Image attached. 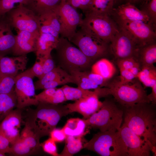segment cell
I'll list each match as a JSON object with an SVG mask.
<instances>
[{"mask_svg":"<svg viewBox=\"0 0 156 156\" xmlns=\"http://www.w3.org/2000/svg\"><path fill=\"white\" fill-rule=\"evenodd\" d=\"M155 105L140 103L124 107V123L135 134L148 143L156 154V118Z\"/></svg>","mask_w":156,"mask_h":156,"instance_id":"cell-1","label":"cell"},{"mask_svg":"<svg viewBox=\"0 0 156 156\" xmlns=\"http://www.w3.org/2000/svg\"><path fill=\"white\" fill-rule=\"evenodd\" d=\"M26 122L40 138L49 135L61 119L71 113L66 105L39 102Z\"/></svg>","mask_w":156,"mask_h":156,"instance_id":"cell-2","label":"cell"},{"mask_svg":"<svg viewBox=\"0 0 156 156\" xmlns=\"http://www.w3.org/2000/svg\"><path fill=\"white\" fill-rule=\"evenodd\" d=\"M136 79L125 83L114 81L107 84L105 88L99 87L97 89L99 97L112 95L124 107L140 103H151L141 83Z\"/></svg>","mask_w":156,"mask_h":156,"instance_id":"cell-3","label":"cell"},{"mask_svg":"<svg viewBox=\"0 0 156 156\" xmlns=\"http://www.w3.org/2000/svg\"><path fill=\"white\" fill-rule=\"evenodd\" d=\"M55 49L58 66L69 74L73 71L89 70L94 62L65 38L59 37Z\"/></svg>","mask_w":156,"mask_h":156,"instance_id":"cell-4","label":"cell"},{"mask_svg":"<svg viewBox=\"0 0 156 156\" xmlns=\"http://www.w3.org/2000/svg\"><path fill=\"white\" fill-rule=\"evenodd\" d=\"M83 148L102 156H128L127 148L119 131H100L83 145Z\"/></svg>","mask_w":156,"mask_h":156,"instance_id":"cell-5","label":"cell"},{"mask_svg":"<svg viewBox=\"0 0 156 156\" xmlns=\"http://www.w3.org/2000/svg\"><path fill=\"white\" fill-rule=\"evenodd\" d=\"M100 109L85 119L87 127L99 129L100 131H118L122 123L123 111L113 101L105 99Z\"/></svg>","mask_w":156,"mask_h":156,"instance_id":"cell-6","label":"cell"},{"mask_svg":"<svg viewBox=\"0 0 156 156\" xmlns=\"http://www.w3.org/2000/svg\"><path fill=\"white\" fill-rule=\"evenodd\" d=\"M69 41L94 62L103 58L110 51L108 44L82 27L76 31Z\"/></svg>","mask_w":156,"mask_h":156,"instance_id":"cell-7","label":"cell"},{"mask_svg":"<svg viewBox=\"0 0 156 156\" xmlns=\"http://www.w3.org/2000/svg\"><path fill=\"white\" fill-rule=\"evenodd\" d=\"M80 26L88 30L108 44L119 30L116 23L108 15L85 14Z\"/></svg>","mask_w":156,"mask_h":156,"instance_id":"cell-8","label":"cell"},{"mask_svg":"<svg viewBox=\"0 0 156 156\" xmlns=\"http://www.w3.org/2000/svg\"><path fill=\"white\" fill-rule=\"evenodd\" d=\"M5 16L12 27L19 31L40 32L39 17L23 4L12 9Z\"/></svg>","mask_w":156,"mask_h":156,"instance_id":"cell-9","label":"cell"},{"mask_svg":"<svg viewBox=\"0 0 156 156\" xmlns=\"http://www.w3.org/2000/svg\"><path fill=\"white\" fill-rule=\"evenodd\" d=\"M54 12L60 23L61 37L70 41L76 32L77 27L82 23L81 15L66 1H61Z\"/></svg>","mask_w":156,"mask_h":156,"instance_id":"cell-10","label":"cell"},{"mask_svg":"<svg viewBox=\"0 0 156 156\" xmlns=\"http://www.w3.org/2000/svg\"><path fill=\"white\" fill-rule=\"evenodd\" d=\"M116 23L119 27L125 30L132 37L138 48L155 42V27L151 24L142 21Z\"/></svg>","mask_w":156,"mask_h":156,"instance_id":"cell-11","label":"cell"},{"mask_svg":"<svg viewBox=\"0 0 156 156\" xmlns=\"http://www.w3.org/2000/svg\"><path fill=\"white\" fill-rule=\"evenodd\" d=\"M33 79L26 70L16 76L14 92L17 108L21 109L26 107L38 104L39 102L36 98Z\"/></svg>","mask_w":156,"mask_h":156,"instance_id":"cell-12","label":"cell"},{"mask_svg":"<svg viewBox=\"0 0 156 156\" xmlns=\"http://www.w3.org/2000/svg\"><path fill=\"white\" fill-rule=\"evenodd\" d=\"M119 28L118 32L110 42L109 51L116 60L134 57L138 48L136 44L125 30Z\"/></svg>","mask_w":156,"mask_h":156,"instance_id":"cell-13","label":"cell"},{"mask_svg":"<svg viewBox=\"0 0 156 156\" xmlns=\"http://www.w3.org/2000/svg\"><path fill=\"white\" fill-rule=\"evenodd\" d=\"M118 131L127 149L128 156H149L151 149L144 140L124 123Z\"/></svg>","mask_w":156,"mask_h":156,"instance_id":"cell-14","label":"cell"},{"mask_svg":"<svg viewBox=\"0 0 156 156\" xmlns=\"http://www.w3.org/2000/svg\"><path fill=\"white\" fill-rule=\"evenodd\" d=\"M94 90L86 97L66 105L70 113L77 112L83 116V119H86L98 111L102 102L99 101L96 92Z\"/></svg>","mask_w":156,"mask_h":156,"instance_id":"cell-15","label":"cell"},{"mask_svg":"<svg viewBox=\"0 0 156 156\" xmlns=\"http://www.w3.org/2000/svg\"><path fill=\"white\" fill-rule=\"evenodd\" d=\"M22 121L21 109L11 111L0 123V130L13 144L19 138Z\"/></svg>","mask_w":156,"mask_h":156,"instance_id":"cell-16","label":"cell"},{"mask_svg":"<svg viewBox=\"0 0 156 156\" xmlns=\"http://www.w3.org/2000/svg\"><path fill=\"white\" fill-rule=\"evenodd\" d=\"M39 32L19 31L16 35V41L12 53L15 56L35 52Z\"/></svg>","mask_w":156,"mask_h":156,"instance_id":"cell-17","label":"cell"},{"mask_svg":"<svg viewBox=\"0 0 156 156\" xmlns=\"http://www.w3.org/2000/svg\"><path fill=\"white\" fill-rule=\"evenodd\" d=\"M114 16L116 22L142 21L149 23V19L142 10L138 9L132 3L127 2L125 4L113 8L111 15Z\"/></svg>","mask_w":156,"mask_h":156,"instance_id":"cell-18","label":"cell"},{"mask_svg":"<svg viewBox=\"0 0 156 156\" xmlns=\"http://www.w3.org/2000/svg\"><path fill=\"white\" fill-rule=\"evenodd\" d=\"M28 59L26 55L8 57H0V76L10 75L16 76L26 69Z\"/></svg>","mask_w":156,"mask_h":156,"instance_id":"cell-19","label":"cell"},{"mask_svg":"<svg viewBox=\"0 0 156 156\" xmlns=\"http://www.w3.org/2000/svg\"><path fill=\"white\" fill-rule=\"evenodd\" d=\"M5 16L0 17V56L12 53L14 47L16 35Z\"/></svg>","mask_w":156,"mask_h":156,"instance_id":"cell-20","label":"cell"},{"mask_svg":"<svg viewBox=\"0 0 156 156\" xmlns=\"http://www.w3.org/2000/svg\"><path fill=\"white\" fill-rule=\"evenodd\" d=\"M58 40L50 34L40 33L35 52L36 60H38L51 54L52 51L55 49Z\"/></svg>","mask_w":156,"mask_h":156,"instance_id":"cell-21","label":"cell"},{"mask_svg":"<svg viewBox=\"0 0 156 156\" xmlns=\"http://www.w3.org/2000/svg\"><path fill=\"white\" fill-rule=\"evenodd\" d=\"M142 67L153 65L156 62V42L138 48L134 57Z\"/></svg>","mask_w":156,"mask_h":156,"instance_id":"cell-22","label":"cell"},{"mask_svg":"<svg viewBox=\"0 0 156 156\" xmlns=\"http://www.w3.org/2000/svg\"><path fill=\"white\" fill-rule=\"evenodd\" d=\"M61 1V0H31L25 6L39 17L47 13L54 11Z\"/></svg>","mask_w":156,"mask_h":156,"instance_id":"cell-23","label":"cell"},{"mask_svg":"<svg viewBox=\"0 0 156 156\" xmlns=\"http://www.w3.org/2000/svg\"><path fill=\"white\" fill-rule=\"evenodd\" d=\"M114 4V0H92L84 13L85 14L110 16Z\"/></svg>","mask_w":156,"mask_h":156,"instance_id":"cell-24","label":"cell"},{"mask_svg":"<svg viewBox=\"0 0 156 156\" xmlns=\"http://www.w3.org/2000/svg\"><path fill=\"white\" fill-rule=\"evenodd\" d=\"M91 68L92 72L100 75L107 80L112 77L116 72L114 64L104 58L97 60L92 65Z\"/></svg>","mask_w":156,"mask_h":156,"instance_id":"cell-25","label":"cell"},{"mask_svg":"<svg viewBox=\"0 0 156 156\" xmlns=\"http://www.w3.org/2000/svg\"><path fill=\"white\" fill-rule=\"evenodd\" d=\"M86 128L84 119L73 118L68 120L62 129L66 136L82 137Z\"/></svg>","mask_w":156,"mask_h":156,"instance_id":"cell-26","label":"cell"},{"mask_svg":"<svg viewBox=\"0 0 156 156\" xmlns=\"http://www.w3.org/2000/svg\"><path fill=\"white\" fill-rule=\"evenodd\" d=\"M40 138L26 122L19 138L32 152L41 146Z\"/></svg>","mask_w":156,"mask_h":156,"instance_id":"cell-27","label":"cell"},{"mask_svg":"<svg viewBox=\"0 0 156 156\" xmlns=\"http://www.w3.org/2000/svg\"><path fill=\"white\" fill-rule=\"evenodd\" d=\"M16 104L14 91L8 94H0V122L16 106Z\"/></svg>","mask_w":156,"mask_h":156,"instance_id":"cell-28","label":"cell"},{"mask_svg":"<svg viewBox=\"0 0 156 156\" xmlns=\"http://www.w3.org/2000/svg\"><path fill=\"white\" fill-rule=\"evenodd\" d=\"M65 145L59 156H71L83 148L81 137L66 136Z\"/></svg>","mask_w":156,"mask_h":156,"instance_id":"cell-29","label":"cell"},{"mask_svg":"<svg viewBox=\"0 0 156 156\" xmlns=\"http://www.w3.org/2000/svg\"><path fill=\"white\" fill-rule=\"evenodd\" d=\"M137 78L144 86L152 87L156 84V69L154 65L141 68Z\"/></svg>","mask_w":156,"mask_h":156,"instance_id":"cell-30","label":"cell"},{"mask_svg":"<svg viewBox=\"0 0 156 156\" xmlns=\"http://www.w3.org/2000/svg\"><path fill=\"white\" fill-rule=\"evenodd\" d=\"M71 75L60 66L56 67L52 70L44 75L34 83L36 90L41 89L46 83L56 79L68 77Z\"/></svg>","mask_w":156,"mask_h":156,"instance_id":"cell-31","label":"cell"},{"mask_svg":"<svg viewBox=\"0 0 156 156\" xmlns=\"http://www.w3.org/2000/svg\"><path fill=\"white\" fill-rule=\"evenodd\" d=\"M70 74L72 76L77 87L85 90L95 89L99 87L88 77L86 71H73Z\"/></svg>","mask_w":156,"mask_h":156,"instance_id":"cell-32","label":"cell"},{"mask_svg":"<svg viewBox=\"0 0 156 156\" xmlns=\"http://www.w3.org/2000/svg\"><path fill=\"white\" fill-rule=\"evenodd\" d=\"M62 89L64 94L66 101H77L86 97L90 94L92 91L85 90L78 87L74 88L65 85Z\"/></svg>","mask_w":156,"mask_h":156,"instance_id":"cell-33","label":"cell"},{"mask_svg":"<svg viewBox=\"0 0 156 156\" xmlns=\"http://www.w3.org/2000/svg\"><path fill=\"white\" fill-rule=\"evenodd\" d=\"M16 77L10 75L0 76V94H8L14 91Z\"/></svg>","mask_w":156,"mask_h":156,"instance_id":"cell-34","label":"cell"},{"mask_svg":"<svg viewBox=\"0 0 156 156\" xmlns=\"http://www.w3.org/2000/svg\"><path fill=\"white\" fill-rule=\"evenodd\" d=\"M31 0H0V17L15 8V5L23 4L26 6Z\"/></svg>","mask_w":156,"mask_h":156,"instance_id":"cell-35","label":"cell"},{"mask_svg":"<svg viewBox=\"0 0 156 156\" xmlns=\"http://www.w3.org/2000/svg\"><path fill=\"white\" fill-rule=\"evenodd\" d=\"M39 17L40 23L50 25L60 34V23L57 16L54 11L44 14Z\"/></svg>","mask_w":156,"mask_h":156,"instance_id":"cell-36","label":"cell"},{"mask_svg":"<svg viewBox=\"0 0 156 156\" xmlns=\"http://www.w3.org/2000/svg\"><path fill=\"white\" fill-rule=\"evenodd\" d=\"M148 15L149 23L155 27L156 23V0H151L146 5L142 10Z\"/></svg>","mask_w":156,"mask_h":156,"instance_id":"cell-37","label":"cell"},{"mask_svg":"<svg viewBox=\"0 0 156 156\" xmlns=\"http://www.w3.org/2000/svg\"><path fill=\"white\" fill-rule=\"evenodd\" d=\"M72 83L75 84V81L72 75L68 77H60L51 81L45 84L41 89H45L56 88L58 86Z\"/></svg>","mask_w":156,"mask_h":156,"instance_id":"cell-38","label":"cell"},{"mask_svg":"<svg viewBox=\"0 0 156 156\" xmlns=\"http://www.w3.org/2000/svg\"><path fill=\"white\" fill-rule=\"evenodd\" d=\"M40 146L45 152L53 156H58L55 142L51 138L40 144Z\"/></svg>","mask_w":156,"mask_h":156,"instance_id":"cell-39","label":"cell"},{"mask_svg":"<svg viewBox=\"0 0 156 156\" xmlns=\"http://www.w3.org/2000/svg\"><path fill=\"white\" fill-rule=\"evenodd\" d=\"M117 65L119 68L129 70L132 67L140 66L134 57H131L116 60Z\"/></svg>","mask_w":156,"mask_h":156,"instance_id":"cell-40","label":"cell"},{"mask_svg":"<svg viewBox=\"0 0 156 156\" xmlns=\"http://www.w3.org/2000/svg\"><path fill=\"white\" fill-rule=\"evenodd\" d=\"M26 71L33 78L35 77L40 78L43 75L42 61L36 60L33 66Z\"/></svg>","mask_w":156,"mask_h":156,"instance_id":"cell-41","label":"cell"},{"mask_svg":"<svg viewBox=\"0 0 156 156\" xmlns=\"http://www.w3.org/2000/svg\"><path fill=\"white\" fill-rule=\"evenodd\" d=\"M36 60H41L42 61L43 75L52 70L56 67L51 54Z\"/></svg>","mask_w":156,"mask_h":156,"instance_id":"cell-42","label":"cell"},{"mask_svg":"<svg viewBox=\"0 0 156 156\" xmlns=\"http://www.w3.org/2000/svg\"><path fill=\"white\" fill-rule=\"evenodd\" d=\"M66 101L63 92L61 88H57L53 95L45 102L57 104Z\"/></svg>","mask_w":156,"mask_h":156,"instance_id":"cell-43","label":"cell"},{"mask_svg":"<svg viewBox=\"0 0 156 156\" xmlns=\"http://www.w3.org/2000/svg\"><path fill=\"white\" fill-rule=\"evenodd\" d=\"M92 0H66V1L76 9H81L84 12L88 9Z\"/></svg>","mask_w":156,"mask_h":156,"instance_id":"cell-44","label":"cell"},{"mask_svg":"<svg viewBox=\"0 0 156 156\" xmlns=\"http://www.w3.org/2000/svg\"><path fill=\"white\" fill-rule=\"evenodd\" d=\"M86 73L88 78L99 87L107 86V80L100 75L90 71L89 70L86 71Z\"/></svg>","mask_w":156,"mask_h":156,"instance_id":"cell-45","label":"cell"},{"mask_svg":"<svg viewBox=\"0 0 156 156\" xmlns=\"http://www.w3.org/2000/svg\"><path fill=\"white\" fill-rule=\"evenodd\" d=\"M56 89L55 88L44 89L42 92L36 95V99L39 102H45L53 95Z\"/></svg>","mask_w":156,"mask_h":156,"instance_id":"cell-46","label":"cell"},{"mask_svg":"<svg viewBox=\"0 0 156 156\" xmlns=\"http://www.w3.org/2000/svg\"><path fill=\"white\" fill-rule=\"evenodd\" d=\"M49 135L50 138L55 142H62L65 140L66 137L62 129H54L50 132Z\"/></svg>","mask_w":156,"mask_h":156,"instance_id":"cell-47","label":"cell"},{"mask_svg":"<svg viewBox=\"0 0 156 156\" xmlns=\"http://www.w3.org/2000/svg\"><path fill=\"white\" fill-rule=\"evenodd\" d=\"M10 143L4 134L0 130V151L6 153H10Z\"/></svg>","mask_w":156,"mask_h":156,"instance_id":"cell-48","label":"cell"},{"mask_svg":"<svg viewBox=\"0 0 156 156\" xmlns=\"http://www.w3.org/2000/svg\"><path fill=\"white\" fill-rule=\"evenodd\" d=\"M120 80L121 82L125 83L132 81L136 78L129 70L119 68Z\"/></svg>","mask_w":156,"mask_h":156,"instance_id":"cell-49","label":"cell"},{"mask_svg":"<svg viewBox=\"0 0 156 156\" xmlns=\"http://www.w3.org/2000/svg\"><path fill=\"white\" fill-rule=\"evenodd\" d=\"M40 33L49 34L59 39L60 34L50 25L43 23H40Z\"/></svg>","mask_w":156,"mask_h":156,"instance_id":"cell-50","label":"cell"},{"mask_svg":"<svg viewBox=\"0 0 156 156\" xmlns=\"http://www.w3.org/2000/svg\"><path fill=\"white\" fill-rule=\"evenodd\" d=\"M151 88L152 92L150 94L147 95V96L151 103L155 105L156 103V84Z\"/></svg>","mask_w":156,"mask_h":156,"instance_id":"cell-51","label":"cell"},{"mask_svg":"<svg viewBox=\"0 0 156 156\" xmlns=\"http://www.w3.org/2000/svg\"><path fill=\"white\" fill-rule=\"evenodd\" d=\"M141 70L140 66H135L129 70L137 78V76Z\"/></svg>","mask_w":156,"mask_h":156,"instance_id":"cell-52","label":"cell"},{"mask_svg":"<svg viewBox=\"0 0 156 156\" xmlns=\"http://www.w3.org/2000/svg\"><path fill=\"white\" fill-rule=\"evenodd\" d=\"M127 2H129L132 3H135L138 1L140 0H126Z\"/></svg>","mask_w":156,"mask_h":156,"instance_id":"cell-53","label":"cell"},{"mask_svg":"<svg viewBox=\"0 0 156 156\" xmlns=\"http://www.w3.org/2000/svg\"><path fill=\"white\" fill-rule=\"evenodd\" d=\"M5 153L0 151V156H5Z\"/></svg>","mask_w":156,"mask_h":156,"instance_id":"cell-54","label":"cell"},{"mask_svg":"<svg viewBox=\"0 0 156 156\" xmlns=\"http://www.w3.org/2000/svg\"><path fill=\"white\" fill-rule=\"evenodd\" d=\"M121 0H114V4H115L120 1Z\"/></svg>","mask_w":156,"mask_h":156,"instance_id":"cell-55","label":"cell"},{"mask_svg":"<svg viewBox=\"0 0 156 156\" xmlns=\"http://www.w3.org/2000/svg\"><path fill=\"white\" fill-rule=\"evenodd\" d=\"M151 0H144V1L145 3H148Z\"/></svg>","mask_w":156,"mask_h":156,"instance_id":"cell-56","label":"cell"},{"mask_svg":"<svg viewBox=\"0 0 156 156\" xmlns=\"http://www.w3.org/2000/svg\"><path fill=\"white\" fill-rule=\"evenodd\" d=\"M61 1H66V0H61Z\"/></svg>","mask_w":156,"mask_h":156,"instance_id":"cell-57","label":"cell"},{"mask_svg":"<svg viewBox=\"0 0 156 156\" xmlns=\"http://www.w3.org/2000/svg\"><path fill=\"white\" fill-rule=\"evenodd\" d=\"M1 57V56H0V57Z\"/></svg>","mask_w":156,"mask_h":156,"instance_id":"cell-58","label":"cell"}]
</instances>
